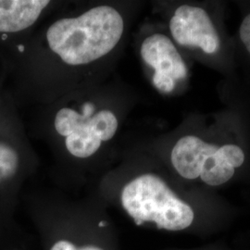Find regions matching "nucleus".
<instances>
[{"instance_id": "obj_3", "label": "nucleus", "mask_w": 250, "mask_h": 250, "mask_svg": "<svg viewBox=\"0 0 250 250\" xmlns=\"http://www.w3.org/2000/svg\"><path fill=\"white\" fill-rule=\"evenodd\" d=\"M170 161L182 177H199L208 186L219 187L230 181L235 169L243 165L245 153L236 145L219 146L196 135H186L173 146Z\"/></svg>"}, {"instance_id": "obj_9", "label": "nucleus", "mask_w": 250, "mask_h": 250, "mask_svg": "<svg viewBox=\"0 0 250 250\" xmlns=\"http://www.w3.org/2000/svg\"><path fill=\"white\" fill-rule=\"evenodd\" d=\"M239 37L247 51L250 54V13L242 21L239 28Z\"/></svg>"}, {"instance_id": "obj_4", "label": "nucleus", "mask_w": 250, "mask_h": 250, "mask_svg": "<svg viewBox=\"0 0 250 250\" xmlns=\"http://www.w3.org/2000/svg\"><path fill=\"white\" fill-rule=\"evenodd\" d=\"M118 126V119L111 110L95 111V106L91 103H85L81 112L71 107H62L54 120L56 132L65 137L67 150L78 159L93 156L102 142L115 136Z\"/></svg>"}, {"instance_id": "obj_5", "label": "nucleus", "mask_w": 250, "mask_h": 250, "mask_svg": "<svg viewBox=\"0 0 250 250\" xmlns=\"http://www.w3.org/2000/svg\"><path fill=\"white\" fill-rule=\"evenodd\" d=\"M140 54L144 62L154 71L152 82L161 93H171L177 83L188 77L184 59L171 39L163 34H154L145 38Z\"/></svg>"}, {"instance_id": "obj_7", "label": "nucleus", "mask_w": 250, "mask_h": 250, "mask_svg": "<svg viewBox=\"0 0 250 250\" xmlns=\"http://www.w3.org/2000/svg\"><path fill=\"white\" fill-rule=\"evenodd\" d=\"M49 4L47 0H0V33H18L32 26Z\"/></svg>"}, {"instance_id": "obj_8", "label": "nucleus", "mask_w": 250, "mask_h": 250, "mask_svg": "<svg viewBox=\"0 0 250 250\" xmlns=\"http://www.w3.org/2000/svg\"><path fill=\"white\" fill-rule=\"evenodd\" d=\"M19 168V155L9 144L0 142V182L15 175Z\"/></svg>"}, {"instance_id": "obj_2", "label": "nucleus", "mask_w": 250, "mask_h": 250, "mask_svg": "<svg viewBox=\"0 0 250 250\" xmlns=\"http://www.w3.org/2000/svg\"><path fill=\"white\" fill-rule=\"evenodd\" d=\"M121 201L137 225L154 223L160 229L181 231L195 219L193 208L155 174H142L130 181L122 191Z\"/></svg>"}, {"instance_id": "obj_6", "label": "nucleus", "mask_w": 250, "mask_h": 250, "mask_svg": "<svg viewBox=\"0 0 250 250\" xmlns=\"http://www.w3.org/2000/svg\"><path fill=\"white\" fill-rule=\"evenodd\" d=\"M173 40L185 47L199 48L204 53H217L221 38L212 20L205 9L191 5H182L175 9L170 21Z\"/></svg>"}, {"instance_id": "obj_10", "label": "nucleus", "mask_w": 250, "mask_h": 250, "mask_svg": "<svg viewBox=\"0 0 250 250\" xmlns=\"http://www.w3.org/2000/svg\"><path fill=\"white\" fill-rule=\"evenodd\" d=\"M50 250H103L95 246H86L83 248H76L71 242L61 240L54 244Z\"/></svg>"}, {"instance_id": "obj_1", "label": "nucleus", "mask_w": 250, "mask_h": 250, "mask_svg": "<svg viewBox=\"0 0 250 250\" xmlns=\"http://www.w3.org/2000/svg\"><path fill=\"white\" fill-rule=\"evenodd\" d=\"M125 21L116 9L97 6L78 17L60 19L48 27L50 50L69 66L95 62L110 53L123 37Z\"/></svg>"}]
</instances>
